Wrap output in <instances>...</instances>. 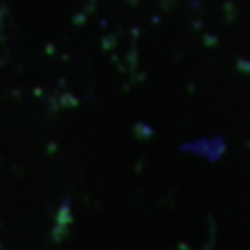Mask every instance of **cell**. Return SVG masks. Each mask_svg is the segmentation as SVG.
Listing matches in <instances>:
<instances>
[]
</instances>
